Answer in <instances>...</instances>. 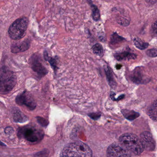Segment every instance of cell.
I'll list each match as a JSON object with an SVG mask.
<instances>
[{"label":"cell","instance_id":"25","mask_svg":"<svg viewBox=\"0 0 157 157\" xmlns=\"http://www.w3.org/2000/svg\"><path fill=\"white\" fill-rule=\"evenodd\" d=\"M89 116H90L91 118H92V119H97L99 118L100 115V114L98 115V114H95V113H92V114H90Z\"/></svg>","mask_w":157,"mask_h":157},{"label":"cell","instance_id":"23","mask_svg":"<svg viewBox=\"0 0 157 157\" xmlns=\"http://www.w3.org/2000/svg\"><path fill=\"white\" fill-rule=\"evenodd\" d=\"M152 30L154 34L157 35V20H156L152 25Z\"/></svg>","mask_w":157,"mask_h":157},{"label":"cell","instance_id":"26","mask_svg":"<svg viewBox=\"0 0 157 157\" xmlns=\"http://www.w3.org/2000/svg\"><path fill=\"white\" fill-rule=\"evenodd\" d=\"M147 3L150 4H154L157 2V0H145Z\"/></svg>","mask_w":157,"mask_h":157},{"label":"cell","instance_id":"9","mask_svg":"<svg viewBox=\"0 0 157 157\" xmlns=\"http://www.w3.org/2000/svg\"><path fill=\"white\" fill-rule=\"evenodd\" d=\"M30 41L28 39L22 42L13 43L11 47V51L13 53H20L28 50L30 48Z\"/></svg>","mask_w":157,"mask_h":157},{"label":"cell","instance_id":"11","mask_svg":"<svg viewBox=\"0 0 157 157\" xmlns=\"http://www.w3.org/2000/svg\"><path fill=\"white\" fill-rule=\"evenodd\" d=\"M12 113L14 121L16 123H24L28 120V117L16 107L13 108Z\"/></svg>","mask_w":157,"mask_h":157},{"label":"cell","instance_id":"21","mask_svg":"<svg viewBox=\"0 0 157 157\" xmlns=\"http://www.w3.org/2000/svg\"><path fill=\"white\" fill-rule=\"evenodd\" d=\"M147 55L150 57L154 58L157 56V49L152 48L147 51Z\"/></svg>","mask_w":157,"mask_h":157},{"label":"cell","instance_id":"14","mask_svg":"<svg viewBox=\"0 0 157 157\" xmlns=\"http://www.w3.org/2000/svg\"><path fill=\"white\" fill-rule=\"evenodd\" d=\"M122 112L126 119L130 121L134 120L140 116L138 112L129 110H123L122 111Z\"/></svg>","mask_w":157,"mask_h":157},{"label":"cell","instance_id":"1","mask_svg":"<svg viewBox=\"0 0 157 157\" xmlns=\"http://www.w3.org/2000/svg\"><path fill=\"white\" fill-rule=\"evenodd\" d=\"M92 152L89 146L82 142L69 144L63 149L61 157H91Z\"/></svg>","mask_w":157,"mask_h":157},{"label":"cell","instance_id":"15","mask_svg":"<svg viewBox=\"0 0 157 157\" xmlns=\"http://www.w3.org/2000/svg\"><path fill=\"white\" fill-rule=\"evenodd\" d=\"M125 40V39L124 38L120 36L116 33H114L111 36L110 44L112 45H117Z\"/></svg>","mask_w":157,"mask_h":157},{"label":"cell","instance_id":"24","mask_svg":"<svg viewBox=\"0 0 157 157\" xmlns=\"http://www.w3.org/2000/svg\"><path fill=\"white\" fill-rule=\"evenodd\" d=\"M4 131H5V133L6 134H11L14 132V129L12 127H6L5 128Z\"/></svg>","mask_w":157,"mask_h":157},{"label":"cell","instance_id":"19","mask_svg":"<svg viewBox=\"0 0 157 157\" xmlns=\"http://www.w3.org/2000/svg\"><path fill=\"white\" fill-rule=\"evenodd\" d=\"M90 4L91 5V9H92V16L93 20L95 21H98L100 18V11L98 8L95 5L91 4V3Z\"/></svg>","mask_w":157,"mask_h":157},{"label":"cell","instance_id":"2","mask_svg":"<svg viewBox=\"0 0 157 157\" xmlns=\"http://www.w3.org/2000/svg\"><path fill=\"white\" fill-rule=\"evenodd\" d=\"M119 142L124 149L136 155L141 154L144 150L140 139L133 134L122 135L119 138Z\"/></svg>","mask_w":157,"mask_h":157},{"label":"cell","instance_id":"12","mask_svg":"<svg viewBox=\"0 0 157 157\" xmlns=\"http://www.w3.org/2000/svg\"><path fill=\"white\" fill-rule=\"evenodd\" d=\"M115 57L117 60L121 61L135 59L136 55L135 54L130 53L129 51H125L115 54Z\"/></svg>","mask_w":157,"mask_h":157},{"label":"cell","instance_id":"4","mask_svg":"<svg viewBox=\"0 0 157 157\" xmlns=\"http://www.w3.org/2000/svg\"><path fill=\"white\" fill-rule=\"evenodd\" d=\"M28 24L29 20L25 17L16 20L9 28L8 34L11 38L18 40L24 37L26 34Z\"/></svg>","mask_w":157,"mask_h":157},{"label":"cell","instance_id":"5","mask_svg":"<svg viewBox=\"0 0 157 157\" xmlns=\"http://www.w3.org/2000/svg\"><path fill=\"white\" fill-rule=\"evenodd\" d=\"M18 136L19 138H24L29 142H35L42 139L43 134L41 132L33 128L24 127L18 129Z\"/></svg>","mask_w":157,"mask_h":157},{"label":"cell","instance_id":"20","mask_svg":"<svg viewBox=\"0 0 157 157\" xmlns=\"http://www.w3.org/2000/svg\"><path fill=\"white\" fill-rule=\"evenodd\" d=\"M117 22L120 25H123V26H127L129 25V21L124 18L119 17L118 19H117Z\"/></svg>","mask_w":157,"mask_h":157},{"label":"cell","instance_id":"13","mask_svg":"<svg viewBox=\"0 0 157 157\" xmlns=\"http://www.w3.org/2000/svg\"><path fill=\"white\" fill-rule=\"evenodd\" d=\"M140 69H136L132 75V79L135 82L137 83H143L147 79Z\"/></svg>","mask_w":157,"mask_h":157},{"label":"cell","instance_id":"3","mask_svg":"<svg viewBox=\"0 0 157 157\" xmlns=\"http://www.w3.org/2000/svg\"><path fill=\"white\" fill-rule=\"evenodd\" d=\"M15 73L5 66L0 69V94H8L14 89L16 84Z\"/></svg>","mask_w":157,"mask_h":157},{"label":"cell","instance_id":"10","mask_svg":"<svg viewBox=\"0 0 157 157\" xmlns=\"http://www.w3.org/2000/svg\"><path fill=\"white\" fill-rule=\"evenodd\" d=\"M30 64L34 72H37L40 76L45 75L46 73V69L40 62L36 56H33L31 58Z\"/></svg>","mask_w":157,"mask_h":157},{"label":"cell","instance_id":"18","mask_svg":"<svg viewBox=\"0 0 157 157\" xmlns=\"http://www.w3.org/2000/svg\"><path fill=\"white\" fill-rule=\"evenodd\" d=\"M92 50L93 53L99 56H103L104 54V48L103 46L99 43L95 44L92 47Z\"/></svg>","mask_w":157,"mask_h":157},{"label":"cell","instance_id":"6","mask_svg":"<svg viewBox=\"0 0 157 157\" xmlns=\"http://www.w3.org/2000/svg\"><path fill=\"white\" fill-rule=\"evenodd\" d=\"M16 102L20 106L24 105L29 109L33 110L36 107V103L31 94L26 90L18 95Z\"/></svg>","mask_w":157,"mask_h":157},{"label":"cell","instance_id":"22","mask_svg":"<svg viewBox=\"0 0 157 157\" xmlns=\"http://www.w3.org/2000/svg\"><path fill=\"white\" fill-rule=\"evenodd\" d=\"M37 119L38 122L41 125L43 126H46L48 125V123L46 122V120L45 119H43V118H41V117H37Z\"/></svg>","mask_w":157,"mask_h":157},{"label":"cell","instance_id":"8","mask_svg":"<svg viewBox=\"0 0 157 157\" xmlns=\"http://www.w3.org/2000/svg\"><path fill=\"white\" fill-rule=\"evenodd\" d=\"M107 156L109 157H130L131 155L123 147L118 145H111L107 151Z\"/></svg>","mask_w":157,"mask_h":157},{"label":"cell","instance_id":"7","mask_svg":"<svg viewBox=\"0 0 157 157\" xmlns=\"http://www.w3.org/2000/svg\"><path fill=\"white\" fill-rule=\"evenodd\" d=\"M140 138L144 149L150 151L155 149V142L150 133L144 131L141 134Z\"/></svg>","mask_w":157,"mask_h":157},{"label":"cell","instance_id":"27","mask_svg":"<svg viewBox=\"0 0 157 157\" xmlns=\"http://www.w3.org/2000/svg\"><path fill=\"white\" fill-rule=\"evenodd\" d=\"M121 66H122L120 65H117V66H116V68H117V69H119L121 68Z\"/></svg>","mask_w":157,"mask_h":157},{"label":"cell","instance_id":"16","mask_svg":"<svg viewBox=\"0 0 157 157\" xmlns=\"http://www.w3.org/2000/svg\"><path fill=\"white\" fill-rule=\"evenodd\" d=\"M150 117L153 119H157V99L150 107L149 111Z\"/></svg>","mask_w":157,"mask_h":157},{"label":"cell","instance_id":"17","mask_svg":"<svg viewBox=\"0 0 157 157\" xmlns=\"http://www.w3.org/2000/svg\"><path fill=\"white\" fill-rule=\"evenodd\" d=\"M134 43L136 47L141 50H143L147 48L149 46V43L143 42L138 38H135L134 40Z\"/></svg>","mask_w":157,"mask_h":157}]
</instances>
